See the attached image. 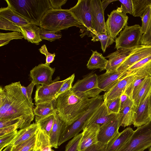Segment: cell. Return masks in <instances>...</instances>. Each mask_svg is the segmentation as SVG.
<instances>
[{
  "mask_svg": "<svg viewBox=\"0 0 151 151\" xmlns=\"http://www.w3.org/2000/svg\"><path fill=\"white\" fill-rule=\"evenodd\" d=\"M20 81L0 88V120L18 119L20 129L31 124L34 115L33 105L23 94Z\"/></svg>",
  "mask_w": 151,
  "mask_h": 151,
  "instance_id": "1",
  "label": "cell"
},
{
  "mask_svg": "<svg viewBox=\"0 0 151 151\" xmlns=\"http://www.w3.org/2000/svg\"><path fill=\"white\" fill-rule=\"evenodd\" d=\"M94 98L77 95L71 89L60 95L55 101L54 105L61 119L68 125L83 114Z\"/></svg>",
  "mask_w": 151,
  "mask_h": 151,
  "instance_id": "2",
  "label": "cell"
},
{
  "mask_svg": "<svg viewBox=\"0 0 151 151\" xmlns=\"http://www.w3.org/2000/svg\"><path fill=\"white\" fill-rule=\"evenodd\" d=\"M8 6L31 23L39 26L47 11L51 9L49 0H5Z\"/></svg>",
  "mask_w": 151,
  "mask_h": 151,
  "instance_id": "3",
  "label": "cell"
},
{
  "mask_svg": "<svg viewBox=\"0 0 151 151\" xmlns=\"http://www.w3.org/2000/svg\"><path fill=\"white\" fill-rule=\"evenodd\" d=\"M40 28L55 33L71 27L80 29L83 25L74 17L69 9H50L45 13L40 22Z\"/></svg>",
  "mask_w": 151,
  "mask_h": 151,
  "instance_id": "4",
  "label": "cell"
},
{
  "mask_svg": "<svg viewBox=\"0 0 151 151\" xmlns=\"http://www.w3.org/2000/svg\"><path fill=\"white\" fill-rule=\"evenodd\" d=\"M104 102L103 96L94 97L89 107L78 119L70 125H66L61 135L58 146L73 138L83 130L86 121Z\"/></svg>",
  "mask_w": 151,
  "mask_h": 151,
  "instance_id": "5",
  "label": "cell"
},
{
  "mask_svg": "<svg viewBox=\"0 0 151 151\" xmlns=\"http://www.w3.org/2000/svg\"><path fill=\"white\" fill-rule=\"evenodd\" d=\"M151 147V121L137 127L117 151H144Z\"/></svg>",
  "mask_w": 151,
  "mask_h": 151,
  "instance_id": "6",
  "label": "cell"
},
{
  "mask_svg": "<svg viewBox=\"0 0 151 151\" xmlns=\"http://www.w3.org/2000/svg\"><path fill=\"white\" fill-rule=\"evenodd\" d=\"M91 0H78L76 5L69 10L83 25L80 36L93 37L97 33L93 29L90 12Z\"/></svg>",
  "mask_w": 151,
  "mask_h": 151,
  "instance_id": "7",
  "label": "cell"
},
{
  "mask_svg": "<svg viewBox=\"0 0 151 151\" xmlns=\"http://www.w3.org/2000/svg\"><path fill=\"white\" fill-rule=\"evenodd\" d=\"M141 26L138 24L125 26L115 40V48L134 49L140 45L142 35Z\"/></svg>",
  "mask_w": 151,
  "mask_h": 151,
  "instance_id": "8",
  "label": "cell"
},
{
  "mask_svg": "<svg viewBox=\"0 0 151 151\" xmlns=\"http://www.w3.org/2000/svg\"><path fill=\"white\" fill-rule=\"evenodd\" d=\"M98 76L96 73H90L78 80L71 89L77 95L87 98L95 97L103 91L98 86Z\"/></svg>",
  "mask_w": 151,
  "mask_h": 151,
  "instance_id": "9",
  "label": "cell"
},
{
  "mask_svg": "<svg viewBox=\"0 0 151 151\" xmlns=\"http://www.w3.org/2000/svg\"><path fill=\"white\" fill-rule=\"evenodd\" d=\"M108 16L105 22L107 34L116 39L119 33L127 25L128 16L122 12L121 7L112 11Z\"/></svg>",
  "mask_w": 151,
  "mask_h": 151,
  "instance_id": "10",
  "label": "cell"
},
{
  "mask_svg": "<svg viewBox=\"0 0 151 151\" xmlns=\"http://www.w3.org/2000/svg\"><path fill=\"white\" fill-rule=\"evenodd\" d=\"M58 76L50 84L36 85V90L34 99L35 103L54 100L55 96L60 90L65 79L59 81Z\"/></svg>",
  "mask_w": 151,
  "mask_h": 151,
  "instance_id": "11",
  "label": "cell"
},
{
  "mask_svg": "<svg viewBox=\"0 0 151 151\" xmlns=\"http://www.w3.org/2000/svg\"><path fill=\"white\" fill-rule=\"evenodd\" d=\"M104 11L100 0H91L90 12L92 26L97 34H107Z\"/></svg>",
  "mask_w": 151,
  "mask_h": 151,
  "instance_id": "12",
  "label": "cell"
},
{
  "mask_svg": "<svg viewBox=\"0 0 151 151\" xmlns=\"http://www.w3.org/2000/svg\"><path fill=\"white\" fill-rule=\"evenodd\" d=\"M55 68H52L45 63H42L33 68L30 71L32 81L36 86L47 85L51 83Z\"/></svg>",
  "mask_w": 151,
  "mask_h": 151,
  "instance_id": "13",
  "label": "cell"
},
{
  "mask_svg": "<svg viewBox=\"0 0 151 151\" xmlns=\"http://www.w3.org/2000/svg\"><path fill=\"white\" fill-rule=\"evenodd\" d=\"M119 113L113 119L100 127L98 135V142L108 145L111 140L119 132L120 125Z\"/></svg>",
  "mask_w": 151,
  "mask_h": 151,
  "instance_id": "14",
  "label": "cell"
},
{
  "mask_svg": "<svg viewBox=\"0 0 151 151\" xmlns=\"http://www.w3.org/2000/svg\"><path fill=\"white\" fill-rule=\"evenodd\" d=\"M151 94V86L143 97L138 106L135 109L134 127H138L151 121L149 114L150 99Z\"/></svg>",
  "mask_w": 151,
  "mask_h": 151,
  "instance_id": "15",
  "label": "cell"
},
{
  "mask_svg": "<svg viewBox=\"0 0 151 151\" xmlns=\"http://www.w3.org/2000/svg\"><path fill=\"white\" fill-rule=\"evenodd\" d=\"M150 55L151 46L139 45L134 50L116 71L126 70L135 63Z\"/></svg>",
  "mask_w": 151,
  "mask_h": 151,
  "instance_id": "16",
  "label": "cell"
},
{
  "mask_svg": "<svg viewBox=\"0 0 151 151\" xmlns=\"http://www.w3.org/2000/svg\"><path fill=\"white\" fill-rule=\"evenodd\" d=\"M118 114H109L106 104L104 101L85 122L83 129L91 125H99L100 127L113 119Z\"/></svg>",
  "mask_w": 151,
  "mask_h": 151,
  "instance_id": "17",
  "label": "cell"
},
{
  "mask_svg": "<svg viewBox=\"0 0 151 151\" xmlns=\"http://www.w3.org/2000/svg\"><path fill=\"white\" fill-rule=\"evenodd\" d=\"M130 75L127 70L105 73L98 76L99 87L102 91H107L119 80Z\"/></svg>",
  "mask_w": 151,
  "mask_h": 151,
  "instance_id": "18",
  "label": "cell"
},
{
  "mask_svg": "<svg viewBox=\"0 0 151 151\" xmlns=\"http://www.w3.org/2000/svg\"><path fill=\"white\" fill-rule=\"evenodd\" d=\"M100 127L99 125L92 124L83 129L78 151H83L87 147L98 143V135Z\"/></svg>",
  "mask_w": 151,
  "mask_h": 151,
  "instance_id": "19",
  "label": "cell"
},
{
  "mask_svg": "<svg viewBox=\"0 0 151 151\" xmlns=\"http://www.w3.org/2000/svg\"><path fill=\"white\" fill-rule=\"evenodd\" d=\"M137 77L134 74H131L119 80L103 95L104 101L106 102L120 97L128 86Z\"/></svg>",
  "mask_w": 151,
  "mask_h": 151,
  "instance_id": "20",
  "label": "cell"
},
{
  "mask_svg": "<svg viewBox=\"0 0 151 151\" xmlns=\"http://www.w3.org/2000/svg\"><path fill=\"white\" fill-rule=\"evenodd\" d=\"M134 49H119L108 55L106 57L109 60L105 68L106 72L110 73L116 71L118 67Z\"/></svg>",
  "mask_w": 151,
  "mask_h": 151,
  "instance_id": "21",
  "label": "cell"
},
{
  "mask_svg": "<svg viewBox=\"0 0 151 151\" xmlns=\"http://www.w3.org/2000/svg\"><path fill=\"white\" fill-rule=\"evenodd\" d=\"M54 115L53 125L49 137L51 147L58 148L61 135L66 124L57 111Z\"/></svg>",
  "mask_w": 151,
  "mask_h": 151,
  "instance_id": "22",
  "label": "cell"
},
{
  "mask_svg": "<svg viewBox=\"0 0 151 151\" xmlns=\"http://www.w3.org/2000/svg\"><path fill=\"white\" fill-rule=\"evenodd\" d=\"M135 111V107L134 102L129 98L120 111V126L125 127L133 124Z\"/></svg>",
  "mask_w": 151,
  "mask_h": 151,
  "instance_id": "23",
  "label": "cell"
},
{
  "mask_svg": "<svg viewBox=\"0 0 151 151\" xmlns=\"http://www.w3.org/2000/svg\"><path fill=\"white\" fill-rule=\"evenodd\" d=\"M134 131L129 127L119 132L108 144L107 151H117L129 139Z\"/></svg>",
  "mask_w": 151,
  "mask_h": 151,
  "instance_id": "24",
  "label": "cell"
},
{
  "mask_svg": "<svg viewBox=\"0 0 151 151\" xmlns=\"http://www.w3.org/2000/svg\"><path fill=\"white\" fill-rule=\"evenodd\" d=\"M37 25L29 23L20 27L24 38L28 42L38 45L42 41L40 36V27Z\"/></svg>",
  "mask_w": 151,
  "mask_h": 151,
  "instance_id": "25",
  "label": "cell"
},
{
  "mask_svg": "<svg viewBox=\"0 0 151 151\" xmlns=\"http://www.w3.org/2000/svg\"><path fill=\"white\" fill-rule=\"evenodd\" d=\"M39 128L36 123H33L25 128L20 129L11 144L14 146L25 141L36 133Z\"/></svg>",
  "mask_w": 151,
  "mask_h": 151,
  "instance_id": "26",
  "label": "cell"
},
{
  "mask_svg": "<svg viewBox=\"0 0 151 151\" xmlns=\"http://www.w3.org/2000/svg\"><path fill=\"white\" fill-rule=\"evenodd\" d=\"M0 17L8 20L19 27L30 23L8 6L0 8Z\"/></svg>",
  "mask_w": 151,
  "mask_h": 151,
  "instance_id": "27",
  "label": "cell"
},
{
  "mask_svg": "<svg viewBox=\"0 0 151 151\" xmlns=\"http://www.w3.org/2000/svg\"><path fill=\"white\" fill-rule=\"evenodd\" d=\"M151 86V76L147 77L133 93L132 100L134 102L135 109L138 106Z\"/></svg>",
  "mask_w": 151,
  "mask_h": 151,
  "instance_id": "28",
  "label": "cell"
},
{
  "mask_svg": "<svg viewBox=\"0 0 151 151\" xmlns=\"http://www.w3.org/2000/svg\"><path fill=\"white\" fill-rule=\"evenodd\" d=\"M92 53L87 64L89 69H99L100 71L105 70L108 60L102 54L96 50H92Z\"/></svg>",
  "mask_w": 151,
  "mask_h": 151,
  "instance_id": "29",
  "label": "cell"
},
{
  "mask_svg": "<svg viewBox=\"0 0 151 151\" xmlns=\"http://www.w3.org/2000/svg\"><path fill=\"white\" fill-rule=\"evenodd\" d=\"M55 100L35 103L33 108L34 115L43 117L55 113L56 110L54 105Z\"/></svg>",
  "mask_w": 151,
  "mask_h": 151,
  "instance_id": "30",
  "label": "cell"
},
{
  "mask_svg": "<svg viewBox=\"0 0 151 151\" xmlns=\"http://www.w3.org/2000/svg\"><path fill=\"white\" fill-rule=\"evenodd\" d=\"M55 113L43 116H35V123L39 128L43 130L49 136L52 127L55 119Z\"/></svg>",
  "mask_w": 151,
  "mask_h": 151,
  "instance_id": "31",
  "label": "cell"
},
{
  "mask_svg": "<svg viewBox=\"0 0 151 151\" xmlns=\"http://www.w3.org/2000/svg\"><path fill=\"white\" fill-rule=\"evenodd\" d=\"M132 15L141 18L148 8L151 6V0H132Z\"/></svg>",
  "mask_w": 151,
  "mask_h": 151,
  "instance_id": "32",
  "label": "cell"
},
{
  "mask_svg": "<svg viewBox=\"0 0 151 151\" xmlns=\"http://www.w3.org/2000/svg\"><path fill=\"white\" fill-rule=\"evenodd\" d=\"M36 141L39 144L41 151H54L52 149L49 137L39 128L37 132Z\"/></svg>",
  "mask_w": 151,
  "mask_h": 151,
  "instance_id": "33",
  "label": "cell"
},
{
  "mask_svg": "<svg viewBox=\"0 0 151 151\" xmlns=\"http://www.w3.org/2000/svg\"><path fill=\"white\" fill-rule=\"evenodd\" d=\"M91 40L93 42L99 41L101 43V48L104 53L107 48L115 42L114 40L106 34H96L92 37Z\"/></svg>",
  "mask_w": 151,
  "mask_h": 151,
  "instance_id": "34",
  "label": "cell"
},
{
  "mask_svg": "<svg viewBox=\"0 0 151 151\" xmlns=\"http://www.w3.org/2000/svg\"><path fill=\"white\" fill-rule=\"evenodd\" d=\"M37 133V132L25 141L17 146H13L11 151H30L33 149L36 142Z\"/></svg>",
  "mask_w": 151,
  "mask_h": 151,
  "instance_id": "35",
  "label": "cell"
},
{
  "mask_svg": "<svg viewBox=\"0 0 151 151\" xmlns=\"http://www.w3.org/2000/svg\"><path fill=\"white\" fill-rule=\"evenodd\" d=\"M24 38L21 32L13 31L12 32L0 33V47L7 44L10 41L14 39H21Z\"/></svg>",
  "mask_w": 151,
  "mask_h": 151,
  "instance_id": "36",
  "label": "cell"
},
{
  "mask_svg": "<svg viewBox=\"0 0 151 151\" xmlns=\"http://www.w3.org/2000/svg\"><path fill=\"white\" fill-rule=\"evenodd\" d=\"M129 72L130 75L134 74L139 77L151 76V61L140 68Z\"/></svg>",
  "mask_w": 151,
  "mask_h": 151,
  "instance_id": "37",
  "label": "cell"
},
{
  "mask_svg": "<svg viewBox=\"0 0 151 151\" xmlns=\"http://www.w3.org/2000/svg\"><path fill=\"white\" fill-rule=\"evenodd\" d=\"M0 29L22 32L20 27L1 17H0Z\"/></svg>",
  "mask_w": 151,
  "mask_h": 151,
  "instance_id": "38",
  "label": "cell"
},
{
  "mask_svg": "<svg viewBox=\"0 0 151 151\" xmlns=\"http://www.w3.org/2000/svg\"><path fill=\"white\" fill-rule=\"evenodd\" d=\"M145 78L137 77L128 86L124 92L128 96L130 99L132 100V96L133 93Z\"/></svg>",
  "mask_w": 151,
  "mask_h": 151,
  "instance_id": "39",
  "label": "cell"
},
{
  "mask_svg": "<svg viewBox=\"0 0 151 151\" xmlns=\"http://www.w3.org/2000/svg\"><path fill=\"white\" fill-rule=\"evenodd\" d=\"M75 76V74H73L68 78L65 79V82L55 96L54 99L55 101L60 95L72 89L73 87L72 84L74 81Z\"/></svg>",
  "mask_w": 151,
  "mask_h": 151,
  "instance_id": "40",
  "label": "cell"
},
{
  "mask_svg": "<svg viewBox=\"0 0 151 151\" xmlns=\"http://www.w3.org/2000/svg\"><path fill=\"white\" fill-rule=\"evenodd\" d=\"M105 103L109 114L119 113L120 110V97Z\"/></svg>",
  "mask_w": 151,
  "mask_h": 151,
  "instance_id": "41",
  "label": "cell"
},
{
  "mask_svg": "<svg viewBox=\"0 0 151 151\" xmlns=\"http://www.w3.org/2000/svg\"><path fill=\"white\" fill-rule=\"evenodd\" d=\"M39 34L40 37L42 40H45L50 42L59 39L62 37L61 35L57 34V33L41 28L40 29Z\"/></svg>",
  "mask_w": 151,
  "mask_h": 151,
  "instance_id": "42",
  "label": "cell"
},
{
  "mask_svg": "<svg viewBox=\"0 0 151 151\" xmlns=\"http://www.w3.org/2000/svg\"><path fill=\"white\" fill-rule=\"evenodd\" d=\"M18 131L17 130L9 133L0 137V151L10 144L15 137Z\"/></svg>",
  "mask_w": 151,
  "mask_h": 151,
  "instance_id": "43",
  "label": "cell"
},
{
  "mask_svg": "<svg viewBox=\"0 0 151 151\" xmlns=\"http://www.w3.org/2000/svg\"><path fill=\"white\" fill-rule=\"evenodd\" d=\"M82 136L81 132L73 137L66 145L65 151H78V144Z\"/></svg>",
  "mask_w": 151,
  "mask_h": 151,
  "instance_id": "44",
  "label": "cell"
},
{
  "mask_svg": "<svg viewBox=\"0 0 151 151\" xmlns=\"http://www.w3.org/2000/svg\"><path fill=\"white\" fill-rule=\"evenodd\" d=\"M140 45L151 46V15L146 32L142 36Z\"/></svg>",
  "mask_w": 151,
  "mask_h": 151,
  "instance_id": "45",
  "label": "cell"
},
{
  "mask_svg": "<svg viewBox=\"0 0 151 151\" xmlns=\"http://www.w3.org/2000/svg\"><path fill=\"white\" fill-rule=\"evenodd\" d=\"M151 15V6H149L141 18L142 24L141 28L142 34H145L147 30Z\"/></svg>",
  "mask_w": 151,
  "mask_h": 151,
  "instance_id": "46",
  "label": "cell"
},
{
  "mask_svg": "<svg viewBox=\"0 0 151 151\" xmlns=\"http://www.w3.org/2000/svg\"><path fill=\"white\" fill-rule=\"evenodd\" d=\"M119 1L121 3V8L122 12L126 14L129 13L132 15L133 9L132 0H123Z\"/></svg>",
  "mask_w": 151,
  "mask_h": 151,
  "instance_id": "47",
  "label": "cell"
},
{
  "mask_svg": "<svg viewBox=\"0 0 151 151\" xmlns=\"http://www.w3.org/2000/svg\"><path fill=\"white\" fill-rule=\"evenodd\" d=\"M39 50L40 53L46 56L45 64L47 65L50 66V64L54 60L55 56V53L52 54L49 52L45 45H43L42 46Z\"/></svg>",
  "mask_w": 151,
  "mask_h": 151,
  "instance_id": "48",
  "label": "cell"
},
{
  "mask_svg": "<svg viewBox=\"0 0 151 151\" xmlns=\"http://www.w3.org/2000/svg\"><path fill=\"white\" fill-rule=\"evenodd\" d=\"M151 61V55L135 63L129 68L127 70L129 72H130L137 70L145 65Z\"/></svg>",
  "mask_w": 151,
  "mask_h": 151,
  "instance_id": "49",
  "label": "cell"
},
{
  "mask_svg": "<svg viewBox=\"0 0 151 151\" xmlns=\"http://www.w3.org/2000/svg\"><path fill=\"white\" fill-rule=\"evenodd\" d=\"M19 124V129H20L21 127V122L18 119H3L0 120V129L6 127Z\"/></svg>",
  "mask_w": 151,
  "mask_h": 151,
  "instance_id": "50",
  "label": "cell"
},
{
  "mask_svg": "<svg viewBox=\"0 0 151 151\" xmlns=\"http://www.w3.org/2000/svg\"><path fill=\"white\" fill-rule=\"evenodd\" d=\"M108 145H104L98 142L91 145L83 151H107Z\"/></svg>",
  "mask_w": 151,
  "mask_h": 151,
  "instance_id": "51",
  "label": "cell"
},
{
  "mask_svg": "<svg viewBox=\"0 0 151 151\" xmlns=\"http://www.w3.org/2000/svg\"><path fill=\"white\" fill-rule=\"evenodd\" d=\"M19 129V124H16L0 129V137L13 132Z\"/></svg>",
  "mask_w": 151,
  "mask_h": 151,
  "instance_id": "52",
  "label": "cell"
},
{
  "mask_svg": "<svg viewBox=\"0 0 151 151\" xmlns=\"http://www.w3.org/2000/svg\"><path fill=\"white\" fill-rule=\"evenodd\" d=\"M51 9H62V6L64 5L67 0H49Z\"/></svg>",
  "mask_w": 151,
  "mask_h": 151,
  "instance_id": "53",
  "label": "cell"
},
{
  "mask_svg": "<svg viewBox=\"0 0 151 151\" xmlns=\"http://www.w3.org/2000/svg\"><path fill=\"white\" fill-rule=\"evenodd\" d=\"M35 85V84L33 82L31 81L30 83L28 86L26 87L29 102L31 104L33 105H34V104L32 103V94L33 88Z\"/></svg>",
  "mask_w": 151,
  "mask_h": 151,
  "instance_id": "54",
  "label": "cell"
},
{
  "mask_svg": "<svg viewBox=\"0 0 151 151\" xmlns=\"http://www.w3.org/2000/svg\"><path fill=\"white\" fill-rule=\"evenodd\" d=\"M129 99L128 96L124 92L120 97V109L122 108L124 104Z\"/></svg>",
  "mask_w": 151,
  "mask_h": 151,
  "instance_id": "55",
  "label": "cell"
},
{
  "mask_svg": "<svg viewBox=\"0 0 151 151\" xmlns=\"http://www.w3.org/2000/svg\"><path fill=\"white\" fill-rule=\"evenodd\" d=\"M115 0H103L101 1L103 9L104 11L105 9L107 6L111 2L115 1Z\"/></svg>",
  "mask_w": 151,
  "mask_h": 151,
  "instance_id": "56",
  "label": "cell"
},
{
  "mask_svg": "<svg viewBox=\"0 0 151 151\" xmlns=\"http://www.w3.org/2000/svg\"><path fill=\"white\" fill-rule=\"evenodd\" d=\"M21 89L23 95L26 99L29 101L26 87L21 86Z\"/></svg>",
  "mask_w": 151,
  "mask_h": 151,
  "instance_id": "57",
  "label": "cell"
},
{
  "mask_svg": "<svg viewBox=\"0 0 151 151\" xmlns=\"http://www.w3.org/2000/svg\"><path fill=\"white\" fill-rule=\"evenodd\" d=\"M33 150V151H41V150L39 144L36 140Z\"/></svg>",
  "mask_w": 151,
  "mask_h": 151,
  "instance_id": "58",
  "label": "cell"
},
{
  "mask_svg": "<svg viewBox=\"0 0 151 151\" xmlns=\"http://www.w3.org/2000/svg\"><path fill=\"white\" fill-rule=\"evenodd\" d=\"M13 146V145L10 144L5 147V149L2 151H11Z\"/></svg>",
  "mask_w": 151,
  "mask_h": 151,
  "instance_id": "59",
  "label": "cell"
},
{
  "mask_svg": "<svg viewBox=\"0 0 151 151\" xmlns=\"http://www.w3.org/2000/svg\"><path fill=\"white\" fill-rule=\"evenodd\" d=\"M149 114V116L150 117L151 121V94L150 95V99Z\"/></svg>",
  "mask_w": 151,
  "mask_h": 151,
  "instance_id": "60",
  "label": "cell"
},
{
  "mask_svg": "<svg viewBox=\"0 0 151 151\" xmlns=\"http://www.w3.org/2000/svg\"><path fill=\"white\" fill-rule=\"evenodd\" d=\"M148 151H151V147H150L148 148Z\"/></svg>",
  "mask_w": 151,
  "mask_h": 151,
  "instance_id": "61",
  "label": "cell"
},
{
  "mask_svg": "<svg viewBox=\"0 0 151 151\" xmlns=\"http://www.w3.org/2000/svg\"><path fill=\"white\" fill-rule=\"evenodd\" d=\"M33 151V149L31 150V151Z\"/></svg>",
  "mask_w": 151,
  "mask_h": 151,
  "instance_id": "62",
  "label": "cell"
}]
</instances>
